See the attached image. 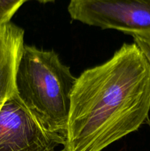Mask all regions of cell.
<instances>
[{
    "label": "cell",
    "mask_w": 150,
    "mask_h": 151,
    "mask_svg": "<svg viewBox=\"0 0 150 151\" xmlns=\"http://www.w3.org/2000/svg\"><path fill=\"white\" fill-rule=\"evenodd\" d=\"M36 1H39L41 3H48V2H51V1H54V0H36Z\"/></svg>",
    "instance_id": "8"
},
{
    "label": "cell",
    "mask_w": 150,
    "mask_h": 151,
    "mask_svg": "<svg viewBox=\"0 0 150 151\" xmlns=\"http://www.w3.org/2000/svg\"><path fill=\"white\" fill-rule=\"evenodd\" d=\"M56 151H65L64 149H63V150H56Z\"/></svg>",
    "instance_id": "9"
},
{
    "label": "cell",
    "mask_w": 150,
    "mask_h": 151,
    "mask_svg": "<svg viewBox=\"0 0 150 151\" xmlns=\"http://www.w3.org/2000/svg\"><path fill=\"white\" fill-rule=\"evenodd\" d=\"M150 63L136 44H124L74 86L65 151H101L149 119Z\"/></svg>",
    "instance_id": "1"
},
{
    "label": "cell",
    "mask_w": 150,
    "mask_h": 151,
    "mask_svg": "<svg viewBox=\"0 0 150 151\" xmlns=\"http://www.w3.org/2000/svg\"><path fill=\"white\" fill-rule=\"evenodd\" d=\"M76 81L54 51L24 46L15 79L16 93L44 129L65 142Z\"/></svg>",
    "instance_id": "2"
},
{
    "label": "cell",
    "mask_w": 150,
    "mask_h": 151,
    "mask_svg": "<svg viewBox=\"0 0 150 151\" xmlns=\"http://www.w3.org/2000/svg\"><path fill=\"white\" fill-rule=\"evenodd\" d=\"M73 20L129 35L150 32V0H70Z\"/></svg>",
    "instance_id": "3"
},
{
    "label": "cell",
    "mask_w": 150,
    "mask_h": 151,
    "mask_svg": "<svg viewBox=\"0 0 150 151\" xmlns=\"http://www.w3.org/2000/svg\"><path fill=\"white\" fill-rule=\"evenodd\" d=\"M24 31L9 22L0 25V110L16 90L15 79L24 44Z\"/></svg>",
    "instance_id": "5"
},
{
    "label": "cell",
    "mask_w": 150,
    "mask_h": 151,
    "mask_svg": "<svg viewBox=\"0 0 150 151\" xmlns=\"http://www.w3.org/2000/svg\"><path fill=\"white\" fill-rule=\"evenodd\" d=\"M27 0H0V25L10 22L19 7Z\"/></svg>",
    "instance_id": "6"
},
{
    "label": "cell",
    "mask_w": 150,
    "mask_h": 151,
    "mask_svg": "<svg viewBox=\"0 0 150 151\" xmlns=\"http://www.w3.org/2000/svg\"><path fill=\"white\" fill-rule=\"evenodd\" d=\"M132 37L134 39V43L139 47L150 63V32L140 34V35H132ZM148 124L150 128V118L148 119Z\"/></svg>",
    "instance_id": "7"
},
{
    "label": "cell",
    "mask_w": 150,
    "mask_h": 151,
    "mask_svg": "<svg viewBox=\"0 0 150 151\" xmlns=\"http://www.w3.org/2000/svg\"><path fill=\"white\" fill-rule=\"evenodd\" d=\"M65 143L44 129L16 90L7 99L0 110V151H56Z\"/></svg>",
    "instance_id": "4"
}]
</instances>
